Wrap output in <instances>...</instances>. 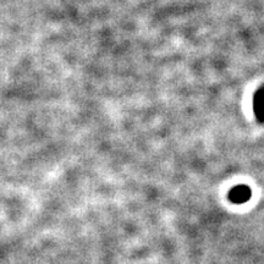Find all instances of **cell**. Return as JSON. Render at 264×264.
<instances>
[{
  "label": "cell",
  "instance_id": "6da1fadb",
  "mask_svg": "<svg viewBox=\"0 0 264 264\" xmlns=\"http://www.w3.org/2000/svg\"><path fill=\"white\" fill-rule=\"evenodd\" d=\"M230 200H231L234 203H245L250 200L251 197V191L247 186L245 185H240V186H236L230 191L229 194Z\"/></svg>",
  "mask_w": 264,
  "mask_h": 264
}]
</instances>
